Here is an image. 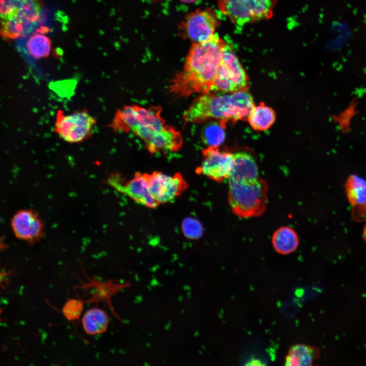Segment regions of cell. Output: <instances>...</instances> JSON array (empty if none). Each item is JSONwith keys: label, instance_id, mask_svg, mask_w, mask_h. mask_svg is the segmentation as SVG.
<instances>
[{"label": "cell", "instance_id": "cell-10", "mask_svg": "<svg viewBox=\"0 0 366 366\" xmlns=\"http://www.w3.org/2000/svg\"><path fill=\"white\" fill-rule=\"evenodd\" d=\"M202 161L196 173L221 182L228 179L234 164L233 154L218 147L208 146L202 151Z\"/></svg>", "mask_w": 366, "mask_h": 366}, {"label": "cell", "instance_id": "cell-15", "mask_svg": "<svg viewBox=\"0 0 366 366\" xmlns=\"http://www.w3.org/2000/svg\"><path fill=\"white\" fill-rule=\"evenodd\" d=\"M233 155V166L228 179L253 180L259 178L257 165L251 154L246 151H238Z\"/></svg>", "mask_w": 366, "mask_h": 366}, {"label": "cell", "instance_id": "cell-9", "mask_svg": "<svg viewBox=\"0 0 366 366\" xmlns=\"http://www.w3.org/2000/svg\"><path fill=\"white\" fill-rule=\"evenodd\" d=\"M150 194L160 205L174 200L188 188V184L179 172L168 175L160 171L147 173Z\"/></svg>", "mask_w": 366, "mask_h": 366}, {"label": "cell", "instance_id": "cell-16", "mask_svg": "<svg viewBox=\"0 0 366 366\" xmlns=\"http://www.w3.org/2000/svg\"><path fill=\"white\" fill-rule=\"evenodd\" d=\"M320 351L317 347L303 344L291 347L285 357L284 365L309 366L320 357Z\"/></svg>", "mask_w": 366, "mask_h": 366}, {"label": "cell", "instance_id": "cell-12", "mask_svg": "<svg viewBox=\"0 0 366 366\" xmlns=\"http://www.w3.org/2000/svg\"><path fill=\"white\" fill-rule=\"evenodd\" d=\"M220 22L215 11L208 8L190 13L182 23L186 35L194 43L205 41L214 34Z\"/></svg>", "mask_w": 366, "mask_h": 366}, {"label": "cell", "instance_id": "cell-13", "mask_svg": "<svg viewBox=\"0 0 366 366\" xmlns=\"http://www.w3.org/2000/svg\"><path fill=\"white\" fill-rule=\"evenodd\" d=\"M11 226L15 236L28 243L40 240L44 233V225L39 214L31 209L16 211L11 220Z\"/></svg>", "mask_w": 366, "mask_h": 366}, {"label": "cell", "instance_id": "cell-27", "mask_svg": "<svg viewBox=\"0 0 366 366\" xmlns=\"http://www.w3.org/2000/svg\"><path fill=\"white\" fill-rule=\"evenodd\" d=\"M180 1L184 3H192L197 0H180Z\"/></svg>", "mask_w": 366, "mask_h": 366}, {"label": "cell", "instance_id": "cell-20", "mask_svg": "<svg viewBox=\"0 0 366 366\" xmlns=\"http://www.w3.org/2000/svg\"><path fill=\"white\" fill-rule=\"evenodd\" d=\"M26 46L29 55L37 59L48 57L51 49L50 39L41 32L31 34Z\"/></svg>", "mask_w": 366, "mask_h": 366}, {"label": "cell", "instance_id": "cell-26", "mask_svg": "<svg viewBox=\"0 0 366 366\" xmlns=\"http://www.w3.org/2000/svg\"><path fill=\"white\" fill-rule=\"evenodd\" d=\"M363 236L364 240L366 241V225L363 228Z\"/></svg>", "mask_w": 366, "mask_h": 366}, {"label": "cell", "instance_id": "cell-14", "mask_svg": "<svg viewBox=\"0 0 366 366\" xmlns=\"http://www.w3.org/2000/svg\"><path fill=\"white\" fill-rule=\"evenodd\" d=\"M108 182L138 204L150 209L159 206L150 194L147 173L136 172L134 176L125 184H121L114 177L109 178Z\"/></svg>", "mask_w": 366, "mask_h": 366}, {"label": "cell", "instance_id": "cell-21", "mask_svg": "<svg viewBox=\"0 0 366 366\" xmlns=\"http://www.w3.org/2000/svg\"><path fill=\"white\" fill-rule=\"evenodd\" d=\"M346 192L350 202L354 205L366 203V181L356 176L351 175L346 184Z\"/></svg>", "mask_w": 366, "mask_h": 366}, {"label": "cell", "instance_id": "cell-1", "mask_svg": "<svg viewBox=\"0 0 366 366\" xmlns=\"http://www.w3.org/2000/svg\"><path fill=\"white\" fill-rule=\"evenodd\" d=\"M225 44L217 34L205 41L194 43L183 69L171 81V94L177 98H186L211 92Z\"/></svg>", "mask_w": 366, "mask_h": 366}, {"label": "cell", "instance_id": "cell-3", "mask_svg": "<svg viewBox=\"0 0 366 366\" xmlns=\"http://www.w3.org/2000/svg\"><path fill=\"white\" fill-rule=\"evenodd\" d=\"M42 0H0V38L13 41L34 33L42 21Z\"/></svg>", "mask_w": 366, "mask_h": 366}, {"label": "cell", "instance_id": "cell-4", "mask_svg": "<svg viewBox=\"0 0 366 366\" xmlns=\"http://www.w3.org/2000/svg\"><path fill=\"white\" fill-rule=\"evenodd\" d=\"M228 203L232 212L241 218L261 216L267 203L268 186L262 179H228Z\"/></svg>", "mask_w": 366, "mask_h": 366}, {"label": "cell", "instance_id": "cell-24", "mask_svg": "<svg viewBox=\"0 0 366 366\" xmlns=\"http://www.w3.org/2000/svg\"><path fill=\"white\" fill-rule=\"evenodd\" d=\"M182 229L184 235L190 239H198L202 236L203 231L200 222L192 218H187L183 221Z\"/></svg>", "mask_w": 366, "mask_h": 366}, {"label": "cell", "instance_id": "cell-2", "mask_svg": "<svg viewBox=\"0 0 366 366\" xmlns=\"http://www.w3.org/2000/svg\"><path fill=\"white\" fill-rule=\"evenodd\" d=\"M254 105L252 96L246 90L210 92L195 99L184 112L183 119L187 123L215 120L226 126L228 121L247 120Z\"/></svg>", "mask_w": 366, "mask_h": 366}, {"label": "cell", "instance_id": "cell-5", "mask_svg": "<svg viewBox=\"0 0 366 366\" xmlns=\"http://www.w3.org/2000/svg\"><path fill=\"white\" fill-rule=\"evenodd\" d=\"M278 0H219L220 11L234 24L244 25L270 19Z\"/></svg>", "mask_w": 366, "mask_h": 366}, {"label": "cell", "instance_id": "cell-8", "mask_svg": "<svg viewBox=\"0 0 366 366\" xmlns=\"http://www.w3.org/2000/svg\"><path fill=\"white\" fill-rule=\"evenodd\" d=\"M97 119L86 109L66 114L63 110L56 113L54 131L58 137L69 143L82 142L89 138Z\"/></svg>", "mask_w": 366, "mask_h": 366}, {"label": "cell", "instance_id": "cell-17", "mask_svg": "<svg viewBox=\"0 0 366 366\" xmlns=\"http://www.w3.org/2000/svg\"><path fill=\"white\" fill-rule=\"evenodd\" d=\"M81 322L82 327L87 334L95 336L106 331L109 318L103 310L93 308L87 310L83 315Z\"/></svg>", "mask_w": 366, "mask_h": 366}, {"label": "cell", "instance_id": "cell-11", "mask_svg": "<svg viewBox=\"0 0 366 366\" xmlns=\"http://www.w3.org/2000/svg\"><path fill=\"white\" fill-rule=\"evenodd\" d=\"M132 132L142 140L146 148L151 154L177 151L183 142L180 132L169 126L161 130L138 127Z\"/></svg>", "mask_w": 366, "mask_h": 366}, {"label": "cell", "instance_id": "cell-28", "mask_svg": "<svg viewBox=\"0 0 366 366\" xmlns=\"http://www.w3.org/2000/svg\"><path fill=\"white\" fill-rule=\"evenodd\" d=\"M1 310H0V314H1Z\"/></svg>", "mask_w": 366, "mask_h": 366}, {"label": "cell", "instance_id": "cell-23", "mask_svg": "<svg viewBox=\"0 0 366 366\" xmlns=\"http://www.w3.org/2000/svg\"><path fill=\"white\" fill-rule=\"evenodd\" d=\"M83 303L79 299L72 298L67 300L64 305L62 312L64 317L69 321L79 319L83 312Z\"/></svg>", "mask_w": 366, "mask_h": 366}, {"label": "cell", "instance_id": "cell-25", "mask_svg": "<svg viewBox=\"0 0 366 366\" xmlns=\"http://www.w3.org/2000/svg\"><path fill=\"white\" fill-rule=\"evenodd\" d=\"M9 273L0 268V288L8 284Z\"/></svg>", "mask_w": 366, "mask_h": 366}, {"label": "cell", "instance_id": "cell-18", "mask_svg": "<svg viewBox=\"0 0 366 366\" xmlns=\"http://www.w3.org/2000/svg\"><path fill=\"white\" fill-rule=\"evenodd\" d=\"M272 243L274 250L283 255L295 251L299 245V239L295 231L289 227L284 226L278 229L273 233Z\"/></svg>", "mask_w": 366, "mask_h": 366}, {"label": "cell", "instance_id": "cell-19", "mask_svg": "<svg viewBox=\"0 0 366 366\" xmlns=\"http://www.w3.org/2000/svg\"><path fill=\"white\" fill-rule=\"evenodd\" d=\"M247 120L254 130L265 131L273 124L276 120V113L271 108L261 103L257 106L254 105Z\"/></svg>", "mask_w": 366, "mask_h": 366}, {"label": "cell", "instance_id": "cell-22", "mask_svg": "<svg viewBox=\"0 0 366 366\" xmlns=\"http://www.w3.org/2000/svg\"><path fill=\"white\" fill-rule=\"evenodd\" d=\"M225 126L216 120L207 123L202 132L203 142L208 146L219 147L225 139Z\"/></svg>", "mask_w": 366, "mask_h": 366}, {"label": "cell", "instance_id": "cell-7", "mask_svg": "<svg viewBox=\"0 0 366 366\" xmlns=\"http://www.w3.org/2000/svg\"><path fill=\"white\" fill-rule=\"evenodd\" d=\"M248 83L245 69L230 44L226 42L211 92L230 93L246 90Z\"/></svg>", "mask_w": 366, "mask_h": 366}, {"label": "cell", "instance_id": "cell-6", "mask_svg": "<svg viewBox=\"0 0 366 366\" xmlns=\"http://www.w3.org/2000/svg\"><path fill=\"white\" fill-rule=\"evenodd\" d=\"M159 106L145 108L137 105L125 106L117 110L109 127L115 132L128 133L138 127L163 130L167 125Z\"/></svg>", "mask_w": 366, "mask_h": 366}]
</instances>
